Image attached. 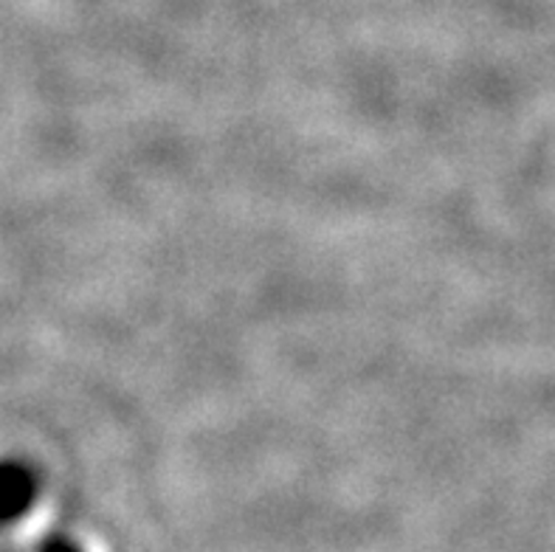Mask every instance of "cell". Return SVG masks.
Listing matches in <instances>:
<instances>
[{
	"label": "cell",
	"instance_id": "cell-1",
	"mask_svg": "<svg viewBox=\"0 0 555 552\" xmlns=\"http://www.w3.org/2000/svg\"><path fill=\"white\" fill-rule=\"evenodd\" d=\"M35 485L21 468H0V522L21 516L31 502Z\"/></svg>",
	"mask_w": 555,
	"mask_h": 552
},
{
	"label": "cell",
	"instance_id": "cell-2",
	"mask_svg": "<svg viewBox=\"0 0 555 552\" xmlns=\"http://www.w3.org/2000/svg\"><path fill=\"white\" fill-rule=\"evenodd\" d=\"M46 552H77V547H70L68 541H51Z\"/></svg>",
	"mask_w": 555,
	"mask_h": 552
}]
</instances>
